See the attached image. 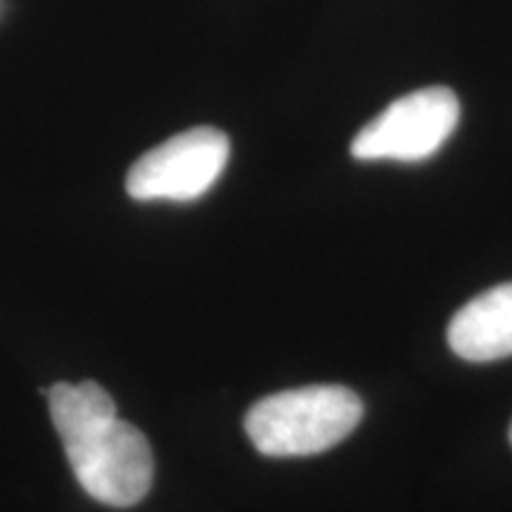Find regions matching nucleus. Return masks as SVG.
Masks as SVG:
<instances>
[{"label": "nucleus", "mask_w": 512, "mask_h": 512, "mask_svg": "<svg viewBox=\"0 0 512 512\" xmlns=\"http://www.w3.org/2000/svg\"><path fill=\"white\" fill-rule=\"evenodd\" d=\"M460 121V102L451 88L432 86L394 100L361 128L351 155L361 162H422L441 150Z\"/></svg>", "instance_id": "3"}, {"label": "nucleus", "mask_w": 512, "mask_h": 512, "mask_svg": "<svg viewBox=\"0 0 512 512\" xmlns=\"http://www.w3.org/2000/svg\"><path fill=\"white\" fill-rule=\"evenodd\" d=\"M448 347L472 363L512 356V283L496 285L467 302L448 323Z\"/></svg>", "instance_id": "5"}, {"label": "nucleus", "mask_w": 512, "mask_h": 512, "mask_svg": "<svg viewBox=\"0 0 512 512\" xmlns=\"http://www.w3.org/2000/svg\"><path fill=\"white\" fill-rule=\"evenodd\" d=\"M76 482L112 508L143 501L155 479V456L145 434L117 415V403L98 382H57L46 392Z\"/></svg>", "instance_id": "1"}, {"label": "nucleus", "mask_w": 512, "mask_h": 512, "mask_svg": "<svg viewBox=\"0 0 512 512\" xmlns=\"http://www.w3.org/2000/svg\"><path fill=\"white\" fill-rule=\"evenodd\" d=\"M510 441H512V425H510Z\"/></svg>", "instance_id": "6"}, {"label": "nucleus", "mask_w": 512, "mask_h": 512, "mask_svg": "<svg viewBox=\"0 0 512 512\" xmlns=\"http://www.w3.org/2000/svg\"><path fill=\"white\" fill-rule=\"evenodd\" d=\"M230 157L219 128L197 126L145 152L126 176V192L138 202H192L214 188Z\"/></svg>", "instance_id": "4"}, {"label": "nucleus", "mask_w": 512, "mask_h": 512, "mask_svg": "<svg viewBox=\"0 0 512 512\" xmlns=\"http://www.w3.org/2000/svg\"><path fill=\"white\" fill-rule=\"evenodd\" d=\"M361 418L356 392L342 384H309L256 401L245 415V430L264 456L299 458L337 446Z\"/></svg>", "instance_id": "2"}]
</instances>
